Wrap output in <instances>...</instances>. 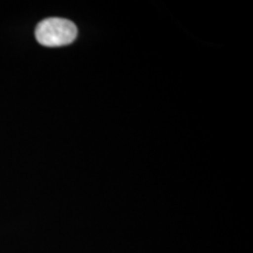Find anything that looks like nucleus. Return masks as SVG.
Returning <instances> with one entry per match:
<instances>
[{
  "mask_svg": "<svg viewBox=\"0 0 253 253\" xmlns=\"http://www.w3.org/2000/svg\"><path fill=\"white\" fill-rule=\"evenodd\" d=\"M78 37V28L72 21L62 18H48L38 24L36 38L40 45L60 47L72 43Z\"/></svg>",
  "mask_w": 253,
  "mask_h": 253,
  "instance_id": "obj_1",
  "label": "nucleus"
}]
</instances>
